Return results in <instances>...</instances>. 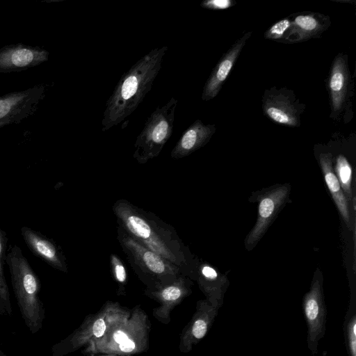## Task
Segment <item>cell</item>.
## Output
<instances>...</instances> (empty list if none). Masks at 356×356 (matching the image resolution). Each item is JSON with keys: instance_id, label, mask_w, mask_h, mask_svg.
<instances>
[{"instance_id": "obj_1", "label": "cell", "mask_w": 356, "mask_h": 356, "mask_svg": "<svg viewBox=\"0 0 356 356\" xmlns=\"http://www.w3.org/2000/svg\"><path fill=\"white\" fill-rule=\"evenodd\" d=\"M167 50V46L152 49L122 75L106 104L102 131L118 124L127 127L130 115L152 89Z\"/></svg>"}, {"instance_id": "obj_2", "label": "cell", "mask_w": 356, "mask_h": 356, "mask_svg": "<svg viewBox=\"0 0 356 356\" xmlns=\"http://www.w3.org/2000/svg\"><path fill=\"white\" fill-rule=\"evenodd\" d=\"M6 261L21 316L27 328L35 334L42 329L45 318L40 298V279L17 245L12 247Z\"/></svg>"}, {"instance_id": "obj_3", "label": "cell", "mask_w": 356, "mask_h": 356, "mask_svg": "<svg viewBox=\"0 0 356 356\" xmlns=\"http://www.w3.org/2000/svg\"><path fill=\"white\" fill-rule=\"evenodd\" d=\"M151 323L148 316L140 306L131 309L129 317L115 325L103 337L86 346L83 353L113 354L133 356L149 348Z\"/></svg>"}, {"instance_id": "obj_4", "label": "cell", "mask_w": 356, "mask_h": 356, "mask_svg": "<svg viewBox=\"0 0 356 356\" xmlns=\"http://www.w3.org/2000/svg\"><path fill=\"white\" fill-rule=\"evenodd\" d=\"M130 314L128 308L107 301L97 312L86 316L82 323L67 337L54 344L51 349V356H65L85 348L115 325L126 321Z\"/></svg>"}, {"instance_id": "obj_5", "label": "cell", "mask_w": 356, "mask_h": 356, "mask_svg": "<svg viewBox=\"0 0 356 356\" xmlns=\"http://www.w3.org/2000/svg\"><path fill=\"white\" fill-rule=\"evenodd\" d=\"M177 104L178 100L171 97L163 106H157L148 117L135 143L134 156L138 159L157 156L170 138Z\"/></svg>"}, {"instance_id": "obj_6", "label": "cell", "mask_w": 356, "mask_h": 356, "mask_svg": "<svg viewBox=\"0 0 356 356\" xmlns=\"http://www.w3.org/2000/svg\"><path fill=\"white\" fill-rule=\"evenodd\" d=\"M47 86L46 83H40L1 96L0 129L8 124H19L33 115L46 96Z\"/></svg>"}, {"instance_id": "obj_7", "label": "cell", "mask_w": 356, "mask_h": 356, "mask_svg": "<svg viewBox=\"0 0 356 356\" xmlns=\"http://www.w3.org/2000/svg\"><path fill=\"white\" fill-rule=\"evenodd\" d=\"M49 52L38 46L23 43L0 49V72H19L40 65L49 59Z\"/></svg>"}, {"instance_id": "obj_8", "label": "cell", "mask_w": 356, "mask_h": 356, "mask_svg": "<svg viewBox=\"0 0 356 356\" xmlns=\"http://www.w3.org/2000/svg\"><path fill=\"white\" fill-rule=\"evenodd\" d=\"M188 292L187 283L184 280L177 279L159 288L149 289L147 295L159 303V306L152 310L154 317L161 323L168 324L172 311Z\"/></svg>"}, {"instance_id": "obj_9", "label": "cell", "mask_w": 356, "mask_h": 356, "mask_svg": "<svg viewBox=\"0 0 356 356\" xmlns=\"http://www.w3.org/2000/svg\"><path fill=\"white\" fill-rule=\"evenodd\" d=\"M251 34V31L245 33L241 38L237 40L232 47L222 56L213 68L203 88L202 94V100H211L218 94Z\"/></svg>"}, {"instance_id": "obj_10", "label": "cell", "mask_w": 356, "mask_h": 356, "mask_svg": "<svg viewBox=\"0 0 356 356\" xmlns=\"http://www.w3.org/2000/svg\"><path fill=\"white\" fill-rule=\"evenodd\" d=\"M289 191L286 186L275 188L261 200L257 221L246 239L248 245H252L263 236L274 216L286 200Z\"/></svg>"}, {"instance_id": "obj_11", "label": "cell", "mask_w": 356, "mask_h": 356, "mask_svg": "<svg viewBox=\"0 0 356 356\" xmlns=\"http://www.w3.org/2000/svg\"><path fill=\"white\" fill-rule=\"evenodd\" d=\"M22 238L29 250L55 269L66 272L65 258L54 243L28 227L21 229Z\"/></svg>"}, {"instance_id": "obj_12", "label": "cell", "mask_w": 356, "mask_h": 356, "mask_svg": "<svg viewBox=\"0 0 356 356\" xmlns=\"http://www.w3.org/2000/svg\"><path fill=\"white\" fill-rule=\"evenodd\" d=\"M329 24L327 16L314 13H299L291 19V26L284 40L300 42L316 38L327 29Z\"/></svg>"}, {"instance_id": "obj_13", "label": "cell", "mask_w": 356, "mask_h": 356, "mask_svg": "<svg viewBox=\"0 0 356 356\" xmlns=\"http://www.w3.org/2000/svg\"><path fill=\"white\" fill-rule=\"evenodd\" d=\"M263 109L276 123L291 127L300 124V111L289 96L281 93L266 95Z\"/></svg>"}, {"instance_id": "obj_14", "label": "cell", "mask_w": 356, "mask_h": 356, "mask_svg": "<svg viewBox=\"0 0 356 356\" xmlns=\"http://www.w3.org/2000/svg\"><path fill=\"white\" fill-rule=\"evenodd\" d=\"M214 124H206L197 120L183 133L172 151V156H186L204 145L216 131Z\"/></svg>"}, {"instance_id": "obj_15", "label": "cell", "mask_w": 356, "mask_h": 356, "mask_svg": "<svg viewBox=\"0 0 356 356\" xmlns=\"http://www.w3.org/2000/svg\"><path fill=\"white\" fill-rule=\"evenodd\" d=\"M343 56L339 54L334 59L328 81L332 112L341 111L347 92L348 73Z\"/></svg>"}, {"instance_id": "obj_16", "label": "cell", "mask_w": 356, "mask_h": 356, "mask_svg": "<svg viewBox=\"0 0 356 356\" xmlns=\"http://www.w3.org/2000/svg\"><path fill=\"white\" fill-rule=\"evenodd\" d=\"M320 165L324 175L326 184L330 191L333 200L343 217L345 222L351 229V219L348 202L341 188L336 174L332 168V156L330 153L321 154L319 157Z\"/></svg>"}, {"instance_id": "obj_17", "label": "cell", "mask_w": 356, "mask_h": 356, "mask_svg": "<svg viewBox=\"0 0 356 356\" xmlns=\"http://www.w3.org/2000/svg\"><path fill=\"white\" fill-rule=\"evenodd\" d=\"M207 317L206 309L199 306L197 313L181 332L179 343L181 353L190 351L192 346L205 336L209 324Z\"/></svg>"}, {"instance_id": "obj_18", "label": "cell", "mask_w": 356, "mask_h": 356, "mask_svg": "<svg viewBox=\"0 0 356 356\" xmlns=\"http://www.w3.org/2000/svg\"><path fill=\"white\" fill-rule=\"evenodd\" d=\"M121 218L127 228L138 238L145 243L154 252H161L166 256L161 246L157 244V238L148 223L140 216L129 211L121 213Z\"/></svg>"}, {"instance_id": "obj_19", "label": "cell", "mask_w": 356, "mask_h": 356, "mask_svg": "<svg viewBox=\"0 0 356 356\" xmlns=\"http://www.w3.org/2000/svg\"><path fill=\"white\" fill-rule=\"evenodd\" d=\"M335 171L336 176L348 202H351L353 199L352 168L346 158L341 154L337 157Z\"/></svg>"}, {"instance_id": "obj_20", "label": "cell", "mask_w": 356, "mask_h": 356, "mask_svg": "<svg viewBox=\"0 0 356 356\" xmlns=\"http://www.w3.org/2000/svg\"><path fill=\"white\" fill-rule=\"evenodd\" d=\"M6 245V237L5 233L0 229V298L4 303L6 312L10 315L12 314V307L10 300V293L3 270V259Z\"/></svg>"}, {"instance_id": "obj_21", "label": "cell", "mask_w": 356, "mask_h": 356, "mask_svg": "<svg viewBox=\"0 0 356 356\" xmlns=\"http://www.w3.org/2000/svg\"><path fill=\"white\" fill-rule=\"evenodd\" d=\"M291 24V19L286 17L275 23L267 30L264 34L266 38L269 40H278L283 39L289 31Z\"/></svg>"}, {"instance_id": "obj_22", "label": "cell", "mask_w": 356, "mask_h": 356, "mask_svg": "<svg viewBox=\"0 0 356 356\" xmlns=\"http://www.w3.org/2000/svg\"><path fill=\"white\" fill-rule=\"evenodd\" d=\"M234 1L232 0H207L202 2L201 6L212 10H225L234 6Z\"/></svg>"}, {"instance_id": "obj_23", "label": "cell", "mask_w": 356, "mask_h": 356, "mask_svg": "<svg viewBox=\"0 0 356 356\" xmlns=\"http://www.w3.org/2000/svg\"><path fill=\"white\" fill-rule=\"evenodd\" d=\"M114 275L119 284H124L127 279V273L122 264L115 257L113 258Z\"/></svg>"}, {"instance_id": "obj_24", "label": "cell", "mask_w": 356, "mask_h": 356, "mask_svg": "<svg viewBox=\"0 0 356 356\" xmlns=\"http://www.w3.org/2000/svg\"><path fill=\"white\" fill-rule=\"evenodd\" d=\"M305 312L309 320L316 319L318 313V305L315 298H309L305 304Z\"/></svg>"}, {"instance_id": "obj_25", "label": "cell", "mask_w": 356, "mask_h": 356, "mask_svg": "<svg viewBox=\"0 0 356 356\" xmlns=\"http://www.w3.org/2000/svg\"><path fill=\"white\" fill-rule=\"evenodd\" d=\"M202 273L204 277L209 280H215L218 275L216 271L209 266H204L202 268Z\"/></svg>"}, {"instance_id": "obj_26", "label": "cell", "mask_w": 356, "mask_h": 356, "mask_svg": "<svg viewBox=\"0 0 356 356\" xmlns=\"http://www.w3.org/2000/svg\"><path fill=\"white\" fill-rule=\"evenodd\" d=\"M355 329H356L355 322L354 321L353 324V334L350 336L351 337V342H350L351 343V348H352V353H353V356H355V351H356Z\"/></svg>"}, {"instance_id": "obj_27", "label": "cell", "mask_w": 356, "mask_h": 356, "mask_svg": "<svg viewBox=\"0 0 356 356\" xmlns=\"http://www.w3.org/2000/svg\"><path fill=\"white\" fill-rule=\"evenodd\" d=\"M94 356H118L113 354H96Z\"/></svg>"}, {"instance_id": "obj_28", "label": "cell", "mask_w": 356, "mask_h": 356, "mask_svg": "<svg viewBox=\"0 0 356 356\" xmlns=\"http://www.w3.org/2000/svg\"><path fill=\"white\" fill-rule=\"evenodd\" d=\"M0 356H8L3 350L0 348Z\"/></svg>"}, {"instance_id": "obj_29", "label": "cell", "mask_w": 356, "mask_h": 356, "mask_svg": "<svg viewBox=\"0 0 356 356\" xmlns=\"http://www.w3.org/2000/svg\"><path fill=\"white\" fill-rule=\"evenodd\" d=\"M95 355L94 354H88V355H86L85 356H94Z\"/></svg>"}]
</instances>
